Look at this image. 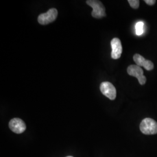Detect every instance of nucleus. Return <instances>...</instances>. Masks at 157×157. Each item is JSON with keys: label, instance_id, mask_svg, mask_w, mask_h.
I'll use <instances>...</instances> for the list:
<instances>
[{"label": "nucleus", "instance_id": "obj_1", "mask_svg": "<svg viewBox=\"0 0 157 157\" xmlns=\"http://www.w3.org/2000/svg\"><path fill=\"white\" fill-rule=\"evenodd\" d=\"M140 129L144 135H155L157 134V122L151 118H145L141 122Z\"/></svg>", "mask_w": 157, "mask_h": 157}, {"label": "nucleus", "instance_id": "obj_2", "mask_svg": "<svg viewBox=\"0 0 157 157\" xmlns=\"http://www.w3.org/2000/svg\"><path fill=\"white\" fill-rule=\"evenodd\" d=\"M86 4L93 8L91 15L93 17L100 19L106 16L105 8L101 1L97 0H88L86 1Z\"/></svg>", "mask_w": 157, "mask_h": 157}, {"label": "nucleus", "instance_id": "obj_3", "mask_svg": "<svg viewBox=\"0 0 157 157\" xmlns=\"http://www.w3.org/2000/svg\"><path fill=\"white\" fill-rule=\"evenodd\" d=\"M127 72L129 75L137 78L139 83L141 85H144L146 83L147 79L146 76L143 75L144 72L140 67L137 65H130L129 67H128Z\"/></svg>", "mask_w": 157, "mask_h": 157}, {"label": "nucleus", "instance_id": "obj_4", "mask_svg": "<svg viewBox=\"0 0 157 157\" xmlns=\"http://www.w3.org/2000/svg\"><path fill=\"white\" fill-rule=\"evenodd\" d=\"M58 15V11L56 8H51L46 13L40 14L38 17V22L45 25L54 22Z\"/></svg>", "mask_w": 157, "mask_h": 157}, {"label": "nucleus", "instance_id": "obj_5", "mask_svg": "<svg viewBox=\"0 0 157 157\" xmlns=\"http://www.w3.org/2000/svg\"><path fill=\"white\" fill-rule=\"evenodd\" d=\"M101 93L111 100H114L117 96V91L114 86L110 82H104L100 84Z\"/></svg>", "mask_w": 157, "mask_h": 157}, {"label": "nucleus", "instance_id": "obj_6", "mask_svg": "<svg viewBox=\"0 0 157 157\" xmlns=\"http://www.w3.org/2000/svg\"><path fill=\"white\" fill-rule=\"evenodd\" d=\"M9 128L13 132L17 134L22 133L26 129V124L19 118L12 119L9 123Z\"/></svg>", "mask_w": 157, "mask_h": 157}, {"label": "nucleus", "instance_id": "obj_7", "mask_svg": "<svg viewBox=\"0 0 157 157\" xmlns=\"http://www.w3.org/2000/svg\"><path fill=\"white\" fill-rule=\"evenodd\" d=\"M111 45L112 47L111 57L113 59L119 58L122 52V46L121 40L118 38H114L111 40Z\"/></svg>", "mask_w": 157, "mask_h": 157}, {"label": "nucleus", "instance_id": "obj_8", "mask_svg": "<svg viewBox=\"0 0 157 157\" xmlns=\"http://www.w3.org/2000/svg\"><path fill=\"white\" fill-rule=\"evenodd\" d=\"M133 60L137 65L143 67L147 71H151L154 69V63L150 60H147L140 54H136L133 56Z\"/></svg>", "mask_w": 157, "mask_h": 157}, {"label": "nucleus", "instance_id": "obj_9", "mask_svg": "<svg viewBox=\"0 0 157 157\" xmlns=\"http://www.w3.org/2000/svg\"><path fill=\"white\" fill-rule=\"evenodd\" d=\"M143 28H144V23L143 22H139L136 23V32L137 35L140 36L143 33Z\"/></svg>", "mask_w": 157, "mask_h": 157}, {"label": "nucleus", "instance_id": "obj_10", "mask_svg": "<svg viewBox=\"0 0 157 157\" xmlns=\"http://www.w3.org/2000/svg\"><path fill=\"white\" fill-rule=\"evenodd\" d=\"M128 2L130 6L134 9H137L139 7L140 1L139 0H129Z\"/></svg>", "mask_w": 157, "mask_h": 157}, {"label": "nucleus", "instance_id": "obj_11", "mask_svg": "<svg viewBox=\"0 0 157 157\" xmlns=\"http://www.w3.org/2000/svg\"><path fill=\"white\" fill-rule=\"evenodd\" d=\"M144 2H146L147 4L149 5V6H152V5L155 4L156 1L155 0H145Z\"/></svg>", "mask_w": 157, "mask_h": 157}, {"label": "nucleus", "instance_id": "obj_12", "mask_svg": "<svg viewBox=\"0 0 157 157\" xmlns=\"http://www.w3.org/2000/svg\"><path fill=\"white\" fill-rule=\"evenodd\" d=\"M67 157H72V156H67Z\"/></svg>", "mask_w": 157, "mask_h": 157}]
</instances>
